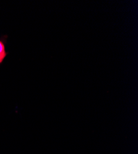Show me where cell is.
Listing matches in <instances>:
<instances>
[{
  "instance_id": "1",
  "label": "cell",
  "mask_w": 138,
  "mask_h": 154,
  "mask_svg": "<svg viewBox=\"0 0 138 154\" xmlns=\"http://www.w3.org/2000/svg\"><path fill=\"white\" fill-rule=\"evenodd\" d=\"M6 52L4 44L0 41V63H1L6 56Z\"/></svg>"
}]
</instances>
